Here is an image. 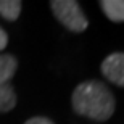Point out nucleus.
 I'll list each match as a JSON object with an SVG mask.
<instances>
[{
  "instance_id": "obj_8",
  "label": "nucleus",
  "mask_w": 124,
  "mask_h": 124,
  "mask_svg": "<svg viewBox=\"0 0 124 124\" xmlns=\"http://www.w3.org/2000/svg\"><path fill=\"white\" fill-rule=\"evenodd\" d=\"M7 44H8V36H7V32L3 29L0 28V52L7 47Z\"/></svg>"
},
{
  "instance_id": "obj_4",
  "label": "nucleus",
  "mask_w": 124,
  "mask_h": 124,
  "mask_svg": "<svg viewBox=\"0 0 124 124\" xmlns=\"http://www.w3.org/2000/svg\"><path fill=\"white\" fill-rule=\"evenodd\" d=\"M100 71L108 82L118 87H124V52L110 53L101 61Z\"/></svg>"
},
{
  "instance_id": "obj_5",
  "label": "nucleus",
  "mask_w": 124,
  "mask_h": 124,
  "mask_svg": "<svg viewBox=\"0 0 124 124\" xmlns=\"http://www.w3.org/2000/svg\"><path fill=\"white\" fill-rule=\"evenodd\" d=\"M105 16L113 23H124V0H100Z\"/></svg>"
},
{
  "instance_id": "obj_3",
  "label": "nucleus",
  "mask_w": 124,
  "mask_h": 124,
  "mask_svg": "<svg viewBox=\"0 0 124 124\" xmlns=\"http://www.w3.org/2000/svg\"><path fill=\"white\" fill-rule=\"evenodd\" d=\"M18 69V60L13 55H0V113H8L16 106V92L10 81Z\"/></svg>"
},
{
  "instance_id": "obj_2",
  "label": "nucleus",
  "mask_w": 124,
  "mask_h": 124,
  "mask_svg": "<svg viewBox=\"0 0 124 124\" xmlns=\"http://www.w3.org/2000/svg\"><path fill=\"white\" fill-rule=\"evenodd\" d=\"M50 8L55 18L71 32H84L89 28V19L76 0H52Z\"/></svg>"
},
{
  "instance_id": "obj_7",
  "label": "nucleus",
  "mask_w": 124,
  "mask_h": 124,
  "mask_svg": "<svg viewBox=\"0 0 124 124\" xmlns=\"http://www.w3.org/2000/svg\"><path fill=\"white\" fill-rule=\"evenodd\" d=\"M24 124H53V121L48 119V118H44V116H34V118L28 119Z\"/></svg>"
},
{
  "instance_id": "obj_6",
  "label": "nucleus",
  "mask_w": 124,
  "mask_h": 124,
  "mask_svg": "<svg viewBox=\"0 0 124 124\" xmlns=\"http://www.w3.org/2000/svg\"><path fill=\"white\" fill-rule=\"evenodd\" d=\"M21 7L23 3L19 0H0V15L7 21H15L21 13Z\"/></svg>"
},
{
  "instance_id": "obj_1",
  "label": "nucleus",
  "mask_w": 124,
  "mask_h": 124,
  "mask_svg": "<svg viewBox=\"0 0 124 124\" xmlns=\"http://www.w3.org/2000/svg\"><path fill=\"white\" fill-rule=\"evenodd\" d=\"M71 105L76 115L95 123H105L115 115L116 98L105 82L92 79L76 85L71 95Z\"/></svg>"
}]
</instances>
